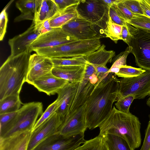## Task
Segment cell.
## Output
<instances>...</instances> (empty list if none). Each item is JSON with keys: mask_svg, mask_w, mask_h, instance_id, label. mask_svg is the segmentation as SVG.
Wrapping results in <instances>:
<instances>
[{"mask_svg": "<svg viewBox=\"0 0 150 150\" xmlns=\"http://www.w3.org/2000/svg\"><path fill=\"white\" fill-rule=\"evenodd\" d=\"M122 0L117 4L112 5L121 17L126 22L128 23L133 17L137 15L130 12L124 5Z\"/></svg>", "mask_w": 150, "mask_h": 150, "instance_id": "obj_36", "label": "cell"}, {"mask_svg": "<svg viewBox=\"0 0 150 150\" xmlns=\"http://www.w3.org/2000/svg\"><path fill=\"white\" fill-rule=\"evenodd\" d=\"M140 2L143 12L144 15L150 18V6L145 0H140Z\"/></svg>", "mask_w": 150, "mask_h": 150, "instance_id": "obj_44", "label": "cell"}, {"mask_svg": "<svg viewBox=\"0 0 150 150\" xmlns=\"http://www.w3.org/2000/svg\"><path fill=\"white\" fill-rule=\"evenodd\" d=\"M69 82L66 80L56 77L51 72L35 80L32 85L39 91L50 96L57 93Z\"/></svg>", "mask_w": 150, "mask_h": 150, "instance_id": "obj_18", "label": "cell"}, {"mask_svg": "<svg viewBox=\"0 0 150 150\" xmlns=\"http://www.w3.org/2000/svg\"><path fill=\"white\" fill-rule=\"evenodd\" d=\"M62 122L61 117L55 112L32 132L27 150H33L43 140L57 133Z\"/></svg>", "mask_w": 150, "mask_h": 150, "instance_id": "obj_12", "label": "cell"}, {"mask_svg": "<svg viewBox=\"0 0 150 150\" xmlns=\"http://www.w3.org/2000/svg\"><path fill=\"white\" fill-rule=\"evenodd\" d=\"M138 30L137 28L126 23L122 27L121 32L122 40L129 46L132 38L137 33Z\"/></svg>", "mask_w": 150, "mask_h": 150, "instance_id": "obj_35", "label": "cell"}, {"mask_svg": "<svg viewBox=\"0 0 150 150\" xmlns=\"http://www.w3.org/2000/svg\"><path fill=\"white\" fill-rule=\"evenodd\" d=\"M54 67L51 59L37 53L31 55L26 82L32 85L36 79L51 72Z\"/></svg>", "mask_w": 150, "mask_h": 150, "instance_id": "obj_14", "label": "cell"}, {"mask_svg": "<svg viewBox=\"0 0 150 150\" xmlns=\"http://www.w3.org/2000/svg\"><path fill=\"white\" fill-rule=\"evenodd\" d=\"M77 40L65 33L61 28H54L39 36L31 44L30 49L34 51L39 49L58 46Z\"/></svg>", "mask_w": 150, "mask_h": 150, "instance_id": "obj_11", "label": "cell"}, {"mask_svg": "<svg viewBox=\"0 0 150 150\" xmlns=\"http://www.w3.org/2000/svg\"><path fill=\"white\" fill-rule=\"evenodd\" d=\"M140 150H150V118L145 130L143 144Z\"/></svg>", "mask_w": 150, "mask_h": 150, "instance_id": "obj_43", "label": "cell"}, {"mask_svg": "<svg viewBox=\"0 0 150 150\" xmlns=\"http://www.w3.org/2000/svg\"><path fill=\"white\" fill-rule=\"evenodd\" d=\"M50 20H46L35 26V30L40 35L50 31L53 28L50 26Z\"/></svg>", "mask_w": 150, "mask_h": 150, "instance_id": "obj_42", "label": "cell"}, {"mask_svg": "<svg viewBox=\"0 0 150 150\" xmlns=\"http://www.w3.org/2000/svg\"><path fill=\"white\" fill-rule=\"evenodd\" d=\"M128 23L136 28L150 31V18L146 16H134Z\"/></svg>", "mask_w": 150, "mask_h": 150, "instance_id": "obj_31", "label": "cell"}, {"mask_svg": "<svg viewBox=\"0 0 150 150\" xmlns=\"http://www.w3.org/2000/svg\"><path fill=\"white\" fill-rule=\"evenodd\" d=\"M85 66H72L54 67L51 72L55 76L69 82H81L85 73Z\"/></svg>", "mask_w": 150, "mask_h": 150, "instance_id": "obj_20", "label": "cell"}, {"mask_svg": "<svg viewBox=\"0 0 150 150\" xmlns=\"http://www.w3.org/2000/svg\"><path fill=\"white\" fill-rule=\"evenodd\" d=\"M137 28L138 31L128 46L132 48L131 53L134 56L136 65L150 71V32Z\"/></svg>", "mask_w": 150, "mask_h": 150, "instance_id": "obj_8", "label": "cell"}, {"mask_svg": "<svg viewBox=\"0 0 150 150\" xmlns=\"http://www.w3.org/2000/svg\"><path fill=\"white\" fill-rule=\"evenodd\" d=\"M32 50L9 56L0 68V100L11 95H19L26 82Z\"/></svg>", "mask_w": 150, "mask_h": 150, "instance_id": "obj_3", "label": "cell"}, {"mask_svg": "<svg viewBox=\"0 0 150 150\" xmlns=\"http://www.w3.org/2000/svg\"><path fill=\"white\" fill-rule=\"evenodd\" d=\"M103 44L96 51L85 56L88 63L92 64L95 69L100 67H106L107 63L111 62L115 54L113 50H107Z\"/></svg>", "mask_w": 150, "mask_h": 150, "instance_id": "obj_22", "label": "cell"}, {"mask_svg": "<svg viewBox=\"0 0 150 150\" xmlns=\"http://www.w3.org/2000/svg\"><path fill=\"white\" fill-rule=\"evenodd\" d=\"M77 5L69 7L56 14L50 20V27L52 28H61L77 17Z\"/></svg>", "mask_w": 150, "mask_h": 150, "instance_id": "obj_24", "label": "cell"}, {"mask_svg": "<svg viewBox=\"0 0 150 150\" xmlns=\"http://www.w3.org/2000/svg\"><path fill=\"white\" fill-rule=\"evenodd\" d=\"M108 6H111L114 4H117L121 1V0H103Z\"/></svg>", "mask_w": 150, "mask_h": 150, "instance_id": "obj_46", "label": "cell"}, {"mask_svg": "<svg viewBox=\"0 0 150 150\" xmlns=\"http://www.w3.org/2000/svg\"><path fill=\"white\" fill-rule=\"evenodd\" d=\"M61 28L65 33L78 40L89 39L98 36L93 25L78 16Z\"/></svg>", "mask_w": 150, "mask_h": 150, "instance_id": "obj_13", "label": "cell"}, {"mask_svg": "<svg viewBox=\"0 0 150 150\" xmlns=\"http://www.w3.org/2000/svg\"><path fill=\"white\" fill-rule=\"evenodd\" d=\"M59 12L53 0H42L33 23L35 26L46 20H51Z\"/></svg>", "mask_w": 150, "mask_h": 150, "instance_id": "obj_21", "label": "cell"}, {"mask_svg": "<svg viewBox=\"0 0 150 150\" xmlns=\"http://www.w3.org/2000/svg\"><path fill=\"white\" fill-rule=\"evenodd\" d=\"M17 111L0 114V130H2L16 116Z\"/></svg>", "mask_w": 150, "mask_h": 150, "instance_id": "obj_39", "label": "cell"}, {"mask_svg": "<svg viewBox=\"0 0 150 150\" xmlns=\"http://www.w3.org/2000/svg\"><path fill=\"white\" fill-rule=\"evenodd\" d=\"M89 80L91 83L96 85L98 81V78L96 74V73L89 77Z\"/></svg>", "mask_w": 150, "mask_h": 150, "instance_id": "obj_45", "label": "cell"}, {"mask_svg": "<svg viewBox=\"0 0 150 150\" xmlns=\"http://www.w3.org/2000/svg\"><path fill=\"white\" fill-rule=\"evenodd\" d=\"M78 16L103 31L109 19V6L103 0H80L76 6Z\"/></svg>", "mask_w": 150, "mask_h": 150, "instance_id": "obj_6", "label": "cell"}, {"mask_svg": "<svg viewBox=\"0 0 150 150\" xmlns=\"http://www.w3.org/2000/svg\"><path fill=\"white\" fill-rule=\"evenodd\" d=\"M132 49V47L128 46L124 51L121 52L117 55L115 60L109 69L108 71L109 73H112L116 75L122 66L127 65V58L128 55L131 53Z\"/></svg>", "mask_w": 150, "mask_h": 150, "instance_id": "obj_30", "label": "cell"}, {"mask_svg": "<svg viewBox=\"0 0 150 150\" xmlns=\"http://www.w3.org/2000/svg\"><path fill=\"white\" fill-rule=\"evenodd\" d=\"M150 96V95H149Z\"/></svg>", "mask_w": 150, "mask_h": 150, "instance_id": "obj_49", "label": "cell"}, {"mask_svg": "<svg viewBox=\"0 0 150 150\" xmlns=\"http://www.w3.org/2000/svg\"><path fill=\"white\" fill-rule=\"evenodd\" d=\"M134 99V96L131 95L120 98L115 103L116 107L121 112L129 114L130 105Z\"/></svg>", "mask_w": 150, "mask_h": 150, "instance_id": "obj_34", "label": "cell"}, {"mask_svg": "<svg viewBox=\"0 0 150 150\" xmlns=\"http://www.w3.org/2000/svg\"><path fill=\"white\" fill-rule=\"evenodd\" d=\"M32 131H27L4 138H0V150H27Z\"/></svg>", "mask_w": 150, "mask_h": 150, "instance_id": "obj_19", "label": "cell"}, {"mask_svg": "<svg viewBox=\"0 0 150 150\" xmlns=\"http://www.w3.org/2000/svg\"><path fill=\"white\" fill-rule=\"evenodd\" d=\"M74 150H109L103 136L98 135L86 141L84 143Z\"/></svg>", "mask_w": 150, "mask_h": 150, "instance_id": "obj_27", "label": "cell"}, {"mask_svg": "<svg viewBox=\"0 0 150 150\" xmlns=\"http://www.w3.org/2000/svg\"><path fill=\"white\" fill-rule=\"evenodd\" d=\"M22 104L19 95L8 96L0 100V114L17 112Z\"/></svg>", "mask_w": 150, "mask_h": 150, "instance_id": "obj_25", "label": "cell"}, {"mask_svg": "<svg viewBox=\"0 0 150 150\" xmlns=\"http://www.w3.org/2000/svg\"><path fill=\"white\" fill-rule=\"evenodd\" d=\"M11 1L5 7L1 12L0 15V40H3L6 33L8 22V16L6 10L12 3Z\"/></svg>", "mask_w": 150, "mask_h": 150, "instance_id": "obj_38", "label": "cell"}, {"mask_svg": "<svg viewBox=\"0 0 150 150\" xmlns=\"http://www.w3.org/2000/svg\"><path fill=\"white\" fill-rule=\"evenodd\" d=\"M85 56L74 57H61L52 58L54 67L64 66H85L88 63Z\"/></svg>", "mask_w": 150, "mask_h": 150, "instance_id": "obj_28", "label": "cell"}, {"mask_svg": "<svg viewBox=\"0 0 150 150\" xmlns=\"http://www.w3.org/2000/svg\"><path fill=\"white\" fill-rule=\"evenodd\" d=\"M146 104L150 108V96L147 99Z\"/></svg>", "mask_w": 150, "mask_h": 150, "instance_id": "obj_47", "label": "cell"}, {"mask_svg": "<svg viewBox=\"0 0 150 150\" xmlns=\"http://www.w3.org/2000/svg\"><path fill=\"white\" fill-rule=\"evenodd\" d=\"M40 35L35 30L34 24L32 23L30 27L24 33L9 40L10 55L15 56L26 51L30 49L31 44Z\"/></svg>", "mask_w": 150, "mask_h": 150, "instance_id": "obj_15", "label": "cell"}, {"mask_svg": "<svg viewBox=\"0 0 150 150\" xmlns=\"http://www.w3.org/2000/svg\"><path fill=\"white\" fill-rule=\"evenodd\" d=\"M146 71L140 68H137L127 65L122 66L116 74L118 77L130 78L137 77Z\"/></svg>", "mask_w": 150, "mask_h": 150, "instance_id": "obj_32", "label": "cell"}, {"mask_svg": "<svg viewBox=\"0 0 150 150\" xmlns=\"http://www.w3.org/2000/svg\"><path fill=\"white\" fill-rule=\"evenodd\" d=\"M100 37L77 40L66 44L35 50L37 54L51 59L85 56L97 50L101 46Z\"/></svg>", "mask_w": 150, "mask_h": 150, "instance_id": "obj_5", "label": "cell"}, {"mask_svg": "<svg viewBox=\"0 0 150 150\" xmlns=\"http://www.w3.org/2000/svg\"><path fill=\"white\" fill-rule=\"evenodd\" d=\"M59 107V102L57 99L48 107L45 112L43 113L39 119L37 120L32 132L54 114Z\"/></svg>", "mask_w": 150, "mask_h": 150, "instance_id": "obj_33", "label": "cell"}, {"mask_svg": "<svg viewBox=\"0 0 150 150\" xmlns=\"http://www.w3.org/2000/svg\"><path fill=\"white\" fill-rule=\"evenodd\" d=\"M84 134L66 136L57 132L45 139L33 150H74L86 142Z\"/></svg>", "mask_w": 150, "mask_h": 150, "instance_id": "obj_9", "label": "cell"}, {"mask_svg": "<svg viewBox=\"0 0 150 150\" xmlns=\"http://www.w3.org/2000/svg\"><path fill=\"white\" fill-rule=\"evenodd\" d=\"M57 5L59 12L71 6L77 5L80 0H53Z\"/></svg>", "mask_w": 150, "mask_h": 150, "instance_id": "obj_41", "label": "cell"}, {"mask_svg": "<svg viewBox=\"0 0 150 150\" xmlns=\"http://www.w3.org/2000/svg\"><path fill=\"white\" fill-rule=\"evenodd\" d=\"M103 136L109 150H133L124 139L111 134Z\"/></svg>", "mask_w": 150, "mask_h": 150, "instance_id": "obj_26", "label": "cell"}, {"mask_svg": "<svg viewBox=\"0 0 150 150\" xmlns=\"http://www.w3.org/2000/svg\"><path fill=\"white\" fill-rule=\"evenodd\" d=\"M125 6L132 13L137 15H144L140 0H122Z\"/></svg>", "mask_w": 150, "mask_h": 150, "instance_id": "obj_37", "label": "cell"}, {"mask_svg": "<svg viewBox=\"0 0 150 150\" xmlns=\"http://www.w3.org/2000/svg\"><path fill=\"white\" fill-rule=\"evenodd\" d=\"M141 125L137 117L131 113L121 112L114 106L99 126V135L111 134L120 137L134 150L141 144Z\"/></svg>", "mask_w": 150, "mask_h": 150, "instance_id": "obj_2", "label": "cell"}, {"mask_svg": "<svg viewBox=\"0 0 150 150\" xmlns=\"http://www.w3.org/2000/svg\"><path fill=\"white\" fill-rule=\"evenodd\" d=\"M119 79L115 74L107 77L94 88L85 103V117L87 128L99 127L118 100Z\"/></svg>", "mask_w": 150, "mask_h": 150, "instance_id": "obj_1", "label": "cell"}, {"mask_svg": "<svg viewBox=\"0 0 150 150\" xmlns=\"http://www.w3.org/2000/svg\"><path fill=\"white\" fill-rule=\"evenodd\" d=\"M43 113L41 102H33L23 104L14 118L0 131V138L8 137L27 131H32L38 117Z\"/></svg>", "mask_w": 150, "mask_h": 150, "instance_id": "obj_4", "label": "cell"}, {"mask_svg": "<svg viewBox=\"0 0 150 150\" xmlns=\"http://www.w3.org/2000/svg\"></svg>", "mask_w": 150, "mask_h": 150, "instance_id": "obj_50", "label": "cell"}, {"mask_svg": "<svg viewBox=\"0 0 150 150\" xmlns=\"http://www.w3.org/2000/svg\"><path fill=\"white\" fill-rule=\"evenodd\" d=\"M80 82H69L57 92L59 107L56 113L62 119L69 114Z\"/></svg>", "mask_w": 150, "mask_h": 150, "instance_id": "obj_16", "label": "cell"}, {"mask_svg": "<svg viewBox=\"0 0 150 150\" xmlns=\"http://www.w3.org/2000/svg\"><path fill=\"white\" fill-rule=\"evenodd\" d=\"M130 95L138 99L150 95V71L137 77L119 79L118 100Z\"/></svg>", "mask_w": 150, "mask_h": 150, "instance_id": "obj_7", "label": "cell"}, {"mask_svg": "<svg viewBox=\"0 0 150 150\" xmlns=\"http://www.w3.org/2000/svg\"><path fill=\"white\" fill-rule=\"evenodd\" d=\"M145 1L150 6V0H145Z\"/></svg>", "mask_w": 150, "mask_h": 150, "instance_id": "obj_48", "label": "cell"}, {"mask_svg": "<svg viewBox=\"0 0 150 150\" xmlns=\"http://www.w3.org/2000/svg\"><path fill=\"white\" fill-rule=\"evenodd\" d=\"M109 16L113 22L117 24L123 26L126 22L121 17L112 5L108 6Z\"/></svg>", "mask_w": 150, "mask_h": 150, "instance_id": "obj_40", "label": "cell"}, {"mask_svg": "<svg viewBox=\"0 0 150 150\" xmlns=\"http://www.w3.org/2000/svg\"><path fill=\"white\" fill-rule=\"evenodd\" d=\"M122 26L117 24L112 21L109 16L107 27L103 32L105 37L110 38L115 43H117L119 40H122L121 32Z\"/></svg>", "mask_w": 150, "mask_h": 150, "instance_id": "obj_29", "label": "cell"}, {"mask_svg": "<svg viewBox=\"0 0 150 150\" xmlns=\"http://www.w3.org/2000/svg\"><path fill=\"white\" fill-rule=\"evenodd\" d=\"M85 103L62 119L58 132L70 136L84 134L87 127L85 117Z\"/></svg>", "mask_w": 150, "mask_h": 150, "instance_id": "obj_10", "label": "cell"}, {"mask_svg": "<svg viewBox=\"0 0 150 150\" xmlns=\"http://www.w3.org/2000/svg\"><path fill=\"white\" fill-rule=\"evenodd\" d=\"M95 73L94 70L91 68H87L86 69L84 77L82 81L79 83L69 114L73 112L86 103L96 86L91 83L89 80V77Z\"/></svg>", "mask_w": 150, "mask_h": 150, "instance_id": "obj_17", "label": "cell"}, {"mask_svg": "<svg viewBox=\"0 0 150 150\" xmlns=\"http://www.w3.org/2000/svg\"><path fill=\"white\" fill-rule=\"evenodd\" d=\"M42 0H19L16 3V7L21 13L14 19L15 22L25 20L33 21L35 14Z\"/></svg>", "mask_w": 150, "mask_h": 150, "instance_id": "obj_23", "label": "cell"}]
</instances>
